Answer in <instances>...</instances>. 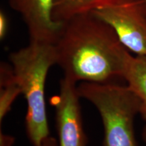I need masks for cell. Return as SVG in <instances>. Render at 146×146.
Listing matches in <instances>:
<instances>
[{
    "label": "cell",
    "instance_id": "cell-1",
    "mask_svg": "<svg viewBox=\"0 0 146 146\" xmlns=\"http://www.w3.org/2000/svg\"><path fill=\"white\" fill-rule=\"evenodd\" d=\"M54 46L64 78L76 84L113 83L116 77L123 78L131 56L114 29L92 12L64 23Z\"/></svg>",
    "mask_w": 146,
    "mask_h": 146
},
{
    "label": "cell",
    "instance_id": "cell-2",
    "mask_svg": "<svg viewBox=\"0 0 146 146\" xmlns=\"http://www.w3.org/2000/svg\"><path fill=\"white\" fill-rule=\"evenodd\" d=\"M10 61L27 102V134L33 146H39L50 136L45 89L47 73L56 64L54 44L30 42L27 47L11 53Z\"/></svg>",
    "mask_w": 146,
    "mask_h": 146
},
{
    "label": "cell",
    "instance_id": "cell-3",
    "mask_svg": "<svg viewBox=\"0 0 146 146\" xmlns=\"http://www.w3.org/2000/svg\"><path fill=\"white\" fill-rule=\"evenodd\" d=\"M76 89L101 116L104 146H137L134 123L139 114L140 101L129 87L114 83L81 82Z\"/></svg>",
    "mask_w": 146,
    "mask_h": 146
},
{
    "label": "cell",
    "instance_id": "cell-4",
    "mask_svg": "<svg viewBox=\"0 0 146 146\" xmlns=\"http://www.w3.org/2000/svg\"><path fill=\"white\" fill-rule=\"evenodd\" d=\"M91 12L114 29L129 52L146 56V0H102Z\"/></svg>",
    "mask_w": 146,
    "mask_h": 146
},
{
    "label": "cell",
    "instance_id": "cell-5",
    "mask_svg": "<svg viewBox=\"0 0 146 146\" xmlns=\"http://www.w3.org/2000/svg\"><path fill=\"white\" fill-rule=\"evenodd\" d=\"M60 85L59 94L52 99L56 110L58 146H86L87 138L76 84L64 78Z\"/></svg>",
    "mask_w": 146,
    "mask_h": 146
},
{
    "label": "cell",
    "instance_id": "cell-6",
    "mask_svg": "<svg viewBox=\"0 0 146 146\" xmlns=\"http://www.w3.org/2000/svg\"><path fill=\"white\" fill-rule=\"evenodd\" d=\"M8 2L26 24L30 42L56 43L64 23L53 20L54 0H8Z\"/></svg>",
    "mask_w": 146,
    "mask_h": 146
},
{
    "label": "cell",
    "instance_id": "cell-7",
    "mask_svg": "<svg viewBox=\"0 0 146 146\" xmlns=\"http://www.w3.org/2000/svg\"><path fill=\"white\" fill-rule=\"evenodd\" d=\"M127 86L140 101L139 114L146 120V56H131L124 70Z\"/></svg>",
    "mask_w": 146,
    "mask_h": 146
},
{
    "label": "cell",
    "instance_id": "cell-8",
    "mask_svg": "<svg viewBox=\"0 0 146 146\" xmlns=\"http://www.w3.org/2000/svg\"><path fill=\"white\" fill-rule=\"evenodd\" d=\"M22 90L12 65L2 62L0 66V123L10 112L12 104Z\"/></svg>",
    "mask_w": 146,
    "mask_h": 146
},
{
    "label": "cell",
    "instance_id": "cell-9",
    "mask_svg": "<svg viewBox=\"0 0 146 146\" xmlns=\"http://www.w3.org/2000/svg\"><path fill=\"white\" fill-rule=\"evenodd\" d=\"M102 0H54L52 18L57 23H66L75 16L91 12Z\"/></svg>",
    "mask_w": 146,
    "mask_h": 146
},
{
    "label": "cell",
    "instance_id": "cell-10",
    "mask_svg": "<svg viewBox=\"0 0 146 146\" xmlns=\"http://www.w3.org/2000/svg\"><path fill=\"white\" fill-rule=\"evenodd\" d=\"M8 19L4 12H0V39L5 38L8 29Z\"/></svg>",
    "mask_w": 146,
    "mask_h": 146
},
{
    "label": "cell",
    "instance_id": "cell-11",
    "mask_svg": "<svg viewBox=\"0 0 146 146\" xmlns=\"http://www.w3.org/2000/svg\"><path fill=\"white\" fill-rule=\"evenodd\" d=\"M15 139L14 137L5 135L0 131V146H13Z\"/></svg>",
    "mask_w": 146,
    "mask_h": 146
},
{
    "label": "cell",
    "instance_id": "cell-12",
    "mask_svg": "<svg viewBox=\"0 0 146 146\" xmlns=\"http://www.w3.org/2000/svg\"><path fill=\"white\" fill-rule=\"evenodd\" d=\"M39 146H58V142L54 137L48 136L42 141Z\"/></svg>",
    "mask_w": 146,
    "mask_h": 146
},
{
    "label": "cell",
    "instance_id": "cell-13",
    "mask_svg": "<svg viewBox=\"0 0 146 146\" xmlns=\"http://www.w3.org/2000/svg\"><path fill=\"white\" fill-rule=\"evenodd\" d=\"M142 138H143V140L146 143V125L144 127L143 131H142Z\"/></svg>",
    "mask_w": 146,
    "mask_h": 146
}]
</instances>
